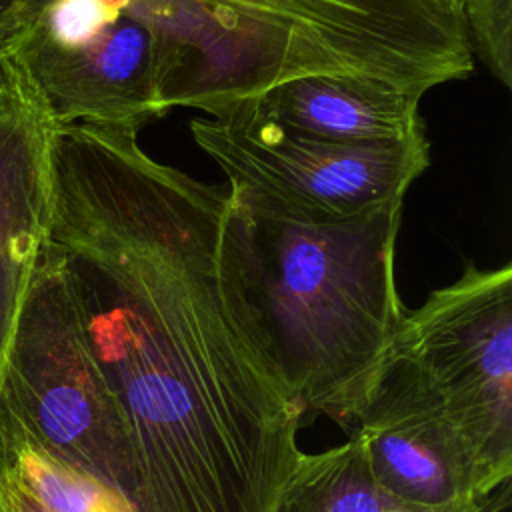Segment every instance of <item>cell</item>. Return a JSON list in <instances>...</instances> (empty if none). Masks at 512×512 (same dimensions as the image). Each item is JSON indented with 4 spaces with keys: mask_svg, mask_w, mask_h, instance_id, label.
Wrapping results in <instances>:
<instances>
[{
    "mask_svg": "<svg viewBox=\"0 0 512 512\" xmlns=\"http://www.w3.org/2000/svg\"><path fill=\"white\" fill-rule=\"evenodd\" d=\"M142 128L54 126L48 232L122 412L138 512H274L304 410L220 298L228 190L154 160Z\"/></svg>",
    "mask_w": 512,
    "mask_h": 512,
    "instance_id": "1",
    "label": "cell"
},
{
    "mask_svg": "<svg viewBox=\"0 0 512 512\" xmlns=\"http://www.w3.org/2000/svg\"><path fill=\"white\" fill-rule=\"evenodd\" d=\"M402 206L296 220L230 186L220 214L214 262L230 320L304 412L346 432L408 312L394 276Z\"/></svg>",
    "mask_w": 512,
    "mask_h": 512,
    "instance_id": "2",
    "label": "cell"
},
{
    "mask_svg": "<svg viewBox=\"0 0 512 512\" xmlns=\"http://www.w3.org/2000/svg\"><path fill=\"white\" fill-rule=\"evenodd\" d=\"M0 410L52 456L136 506L122 412L92 350L64 254L50 240L36 260L16 320L0 382Z\"/></svg>",
    "mask_w": 512,
    "mask_h": 512,
    "instance_id": "3",
    "label": "cell"
},
{
    "mask_svg": "<svg viewBox=\"0 0 512 512\" xmlns=\"http://www.w3.org/2000/svg\"><path fill=\"white\" fill-rule=\"evenodd\" d=\"M466 442L488 512L512 478V266L468 262L408 310L394 342Z\"/></svg>",
    "mask_w": 512,
    "mask_h": 512,
    "instance_id": "4",
    "label": "cell"
},
{
    "mask_svg": "<svg viewBox=\"0 0 512 512\" xmlns=\"http://www.w3.org/2000/svg\"><path fill=\"white\" fill-rule=\"evenodd\" d=\"M192 138L260 206L296 220H346L406 194L428 168L426 134L392 142H332L290 130L248 100L192 120Z\"/></svg>",
    "mask_w": 512,
    "mask_h": 512,
    "instance_id": "5",
    "label": "cell"
},
{
    "mask_svg": "<svg viewBox=\"0 0 512 512\" xmlns=\"http://www.w3.org/2000/svg\"><path fill=\"white\" fill-rule=\"evenodd\" d=\"M348 436L358 440L372 478L396 498L436 510L488 512L466 442L394 348Z\"/></svg>",
    "mask_w": 512,
    "mask_h": 512,
    "instance_id": "6",
    "label": "cell"
},
{
    "mask_svg": "<svg viewBox=\"0 0 512 512\" xmlns=\"http://www.w3.org/2000/svg\"><path fill=\"white\" fill-rule=\"evenodd\" d=\"M54 124L0 46V382L52 212Z\"/></svg>",
    "mask_w": 512,
    "mask_h": 512,
    "instance_id": "7",
    "label": "cell"
},
{
    "mask_svg": "<svg viewBox=\"0 0 512 512\" xmlns=\"http://www.w3.org/2000/svg\"><path fill=\"white\" fill-rule=\"evenodd\" d=\"M424 94L360 74H308L250 100L270 120L332 142H392L424 134Z\"/></svg>",
    "mask_w": 512,
    "mask_h": 512,
    "instance_id": "8",
    "label": "cell"
},
{
    "mask_svg": "<svg viewBox=\"0 0 512 512\" xmlns=\"http://www.w3.org/2000/svg\"><path fill=\"white\" fill-rule=\"evenodd\" d=\"M274 512H482L436 510L404 502L370 474L354 436L322 452H300Z\"/></svg>",
    "mask_w": 512,
    "mask_h": 512,
    "instance_id": "9",
    "label": "cell"
},
{
    "mask_svg": "<svg viewBox=\"0 0 512 512\" xmlns=\"http://www.w3.org/2000/svg\"><path fill=\"white\" fill-rule=\"evenodd\" d=\"M0 464L8 466L52 512H138L114 488L52 456L2 410Z\"/></svg>",
    "mask_w": 512,
    "mask_h": 512,
    "instance_id": "10",
    "label": "cell"
},
{
    "mask_svg": "<svg viewBox=\"0 0 512 512\" xmlns=\"http://www.w3.org/2000/svg\"><path fill=\"white\" fill-rule=\"evenodd\" d=\"M320 8L342 12L392 32L414 38L444 40L456 34L458 18L426 0H304Z\"/></svg>",
    "mask_w": 512,
    "mask_h": 512,
    "instance_id": "11",
    "label": "cell"
},
{
    "mask_svg": "<svg viewBox=\"0 0 512 512\" xmlns=\"http://www.w3.org/2000/svg\"><path fill=\"white\" fill-rule=\"evenodd\" d=\"M460 22L470 46L504 88L512 86V0H464Z\"/></svg>",
    "mask_w": 512,
    "mask_h": 512,
    "instance_id": "12",
    "label": "cell"
},
{
    "mask_svg": "<svg viewBox=\"0 0 512 512\" xmlns=\"http://www.w3.org/2000/svg\"><path fill=\"white\" fill-rule=\"evenodd\" d=\"M0 512H52L4 464H0Z\"/></svg>",
    "mask_w": 512,
    "mask_h": 512,
    "instance_id": "13",
    "label": "cell"
},
{
    "mask_svg": "<svg viewBox=\"0 0 512 512\" xmlns=\"http://www.w3.org/2000/svg\"><path fill=\"white\" fill-rule=\"evenodd\" d=\"M26 0H0V46L12 32Z\"/></svg>",
    "mask_w": 512,
    "mask_h": 512,
    "instance_id": "14",
    "label": "cell"
}]
</instances>
